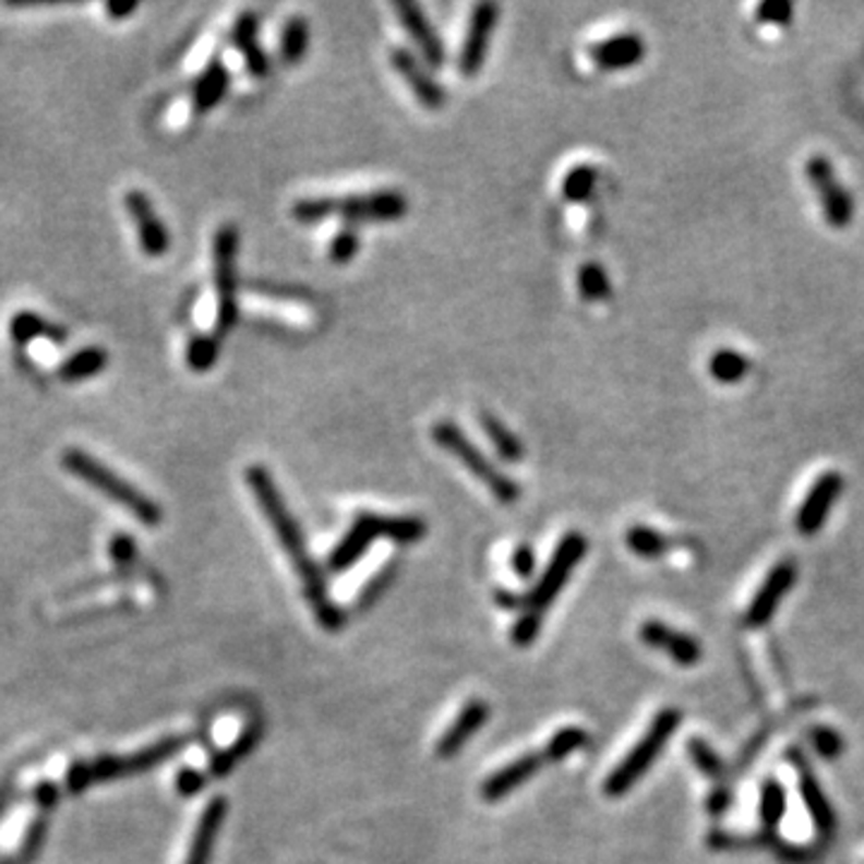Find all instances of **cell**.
Returning <instances> with one entry per match:
<instances>
[{
  "label": "cell",
  "mask_w": 864,
  "mask_h": 864,
  "mask_svg": "<svg viewBox=\"0 0 864 864\" xmlns=\"http://www.w3.org/2000/svg\"><path fill=\"white\" fill-rule=\"evenodd\" d=\"M792 3H785V0H768V3H761L756 8V22L759 24H773V27H788L792 22Z\"/></svg>",
  "instance_id": "40"
},
{
  "label": "cell",
  "mask_w": 864,
  "mask_h": 864,
  "mask_svg": "<svg viewBox=\"0 0 864 864\" xmlns=\"http://www.w3.org/2000/svg\"><path fill=\"white\" fill-rule=\"evenodd\" d=\"M586 550H588V540L579 531H569L560 540V545L555 548V552H552L543 576H540V581L536 584L533 591L524 598L521 617H516L512 627L514 646H531L538 639L548 608L555 603V598L560 596L562 588L567 586L569 574L579 567Z\"/></svg>",
  "instance_id": "2"
},
{
  "label": "cell",
  "mask_w": 864,
  "mask_h": 864,
  "mask_svg": "<svg viewBox=\"0 0 864 864\" xmlns=\"http://www.w3.org/2000/svg\"><path fill=\"white\" fill-rule=\"evenodd\" d=\"M644 56H646V44L641 39V34L636 32H622L615 36H608V39L588 48L591 63L605 72L629 70L634 65H639Z\"/></svg>",
  "instance_id": "18"
},
{
  "label": "cell",
  "mask_w": 864,
  "mask_h": 864,
  "mask_svg": "<svg viewBox=\"0 0 864 864\" xmlns=\"http://www.w3.org/2000/svg\"><path fill=\"white\" fill-rule=\"evenodd\" d=\"M360 250V236L353 231L351 226L341 228L339 233L332 238L329 243V262L334 264H348Z\"/></svg>",
  "instance_id": "39"
},
{
  "label": "cell",
  "mask_w": 864,
  "mask_h": 864,
  "mask_svg": "<svg viewBox=\"0 0 864 864\" xmlns=\"http://www.w3.org/2000/svg\"><path fill=\"white\" fill-rule=\"evenodd\" d=\"M425 533L428 524L418 519V516H382L360 512L353 519V526L348 528L344 538L329 552L327 569L334 574L351 569L377 538H387L396 545H413L420 543Z\"/></svg>",
  "instance_id": "4"
},
{
  "label": "cell",
  "mask_w": 864,
  "mask_h": 864,
  "mask_svg": "<svg viewBox=\"0 0 864 864\" xmlns=\"http://www.w3.org/2000/svg\"><path fill=\"white\" fill-rule=\"evenodd\" d=\"M682 723L680 708H663L653 723L648 725L644 732V737L634 744V749L612 768V773L605 778L603 792L608 797H622L639 783V780L648 773V768L656 764L660 752L665 749V744L675 735L677 728Z\"/></svg>",
  "instance_id": "6"
},
{
  "label": "cell",
  "mask_w": 864,
  "mask_h": 864,
  "mask_svg": "<svg viewBox=\"0 0 864 864\" xmlns=\"http://www.w3.org/2000/svg\"><path fill=\"white\" fill-rule=\"evenodd\" d=\"M596 183H598V171H596V168L588 166V164H579V166H574L567 176H564L562 195L567 202L581 204V202H586L588 197L593 195Z\"/></svg>",
  "instance_id": "36"
},
{
  "label": "cell",
  "mask_w": 864,
  "mask_h": 864,
  "mask_svg": "<svg viewBox=\"0 0 864 864\" xmlns=\"http://www.w3.org/2000/svg\"><path fill=\"white\" fill-rule=\"evenodd\" d=\"M788 759L792 761V766L797 768L800 795H802L804 807H807V812L812 816L816 836H819V840H826L828 843V840L836 836V828H838V819H836V812L831 807V800H828L821 783L816 780L807 756H804L800 749H790Z\"/></svg>",
  "instance_id": "11"
},
{
  "label": "cell",
  "mask_w": 864,
  "mask_h": 864,
  "mask_svg": "<svg viewBox=\"0 0 864 864\" xmlns=\"http://www.w3.org/2000/svg\"><path fill=\"white\" fill-rule=\"evenodd\" d=\"M185 747V737H166L159 744H154V747H147L144 752L135 754V756H118V759H111V756H106V759H99L92 766H77L75 771L70 773V788L72 790H82L92 780H108V778H123L130 773H142V771H149V768L159 766L161 761H166L168 756L178 754L180 749Z\"/></svg>",
  "instance_id": "9"
},
{
  "label": "cell",
  "mask_w": 864,
  "mask_h": 864,
  "mask_svg": "<svg viewBox=\"0 0 864 864\" xmlns=\"http://www.w3.org/2000/svg\"><path fill=\"white\" fill-rule=\"evenodd\" d=\"M488 718H490V706L483 699L468 701L459 711V716L454 718V723L444 730V735L437 740L435 747L437 759H454V756L464 749V744L488 723Z\"/></svg>",
  "instance_id": "20"
},
{
  "label": "cell",
  "mask_w": 864,
  "mask_h": 864,
  "mask_svg": "<svg viewBox=\"0 0 864 864\" xmlns=\"http://www.w3.org/2000/svg\"><path fill=\"white\" fill-rule=\"evenodd\" d=\"M60 464L68 473L84 480L89 488L99 490L101 495H106L111 502L120 504V507L128 509L130 514H135L144 526H159L161 524V507L152 497L144 495L142 490L135 485H130L123 476H118L111 471L106 464L99 459H94L92 454L82 449H65L60 456Z\"/></svg>",
  "instance_id": "5"
},
{
  "label": "cell",
  "mask_w": 864,
  "mask_h": 864,
  "mask_svg": "<svg viewBox=\"0 0 864 864\" xmlns=\"http://www.w3.org/2000/svg\"><path fill=\"white\" fill-rule=\"evenodd\" d=\"M809 737H812V747H814V752L819 754L821 759L833 761V759H838V756L843 754V749H845V740L840 737V732L833 730V728H828V725L814 728Z\"/></svg>",
  "instance_id": "38"
},
{
  "label": "cell",
  "mask_w": 864,
  "mask_h": 864,
  "mask_svg": "<svg viewBox=\"0 0 864 864\" xmlns=\"http://www.w3.org/2000/svg\"><path fill=\"white\" fill-rule=\"evenodd\" d=\"M500 8L495 3H480L473 8L471 22H468L466 41L459 53V70L466 77H476L485 65V56L490 48V36L497 27Z\"/></svg>",
  "instance_id": "15"
},
{
  "label": "cell",
  "mask_w": 864,
  "mask_h": 864,
  "mask_svg": "<svg viewBox=\"0 0 864 864\" xmlns=\"http://www.w3.org/2000/svg\"><path fill=\"white\" fill-rule=\"evenodd\" d=\"M392 574H394V567H387V569H382L380 574H375V579H372L363 591H360V598H358V608H370L372 603H375V600L384 593V588H387L389 584H392Z\"/></svg>",
  "instance_id": "41"
},
{
  "label": "cell",
  "mask_w": 864,
  "mask_h": 864,
  "mask_svg": "<svg viewBox=\"0 0 864 864\" xmlns=\"http://www.w3.org/2000/svg\"><path fill=\"white\" fill-rule=\"evenodd\" d=\"M586 742H588V732L584 728H579V725L562 728L545 744V749H543L545 761H555V764L564 761L569 754L586 747Z\"/></svg>",
  "instance_id": "35"
},
{
  "label": "cell",
  "mask_w": 864,
  "mask_h": 864,
  "mask_svg": "<svg viewBox=\"0 0 864 864\" xmlns=\"http://www.w3.org/2000/svg\"><path fill=\"white\" fill-rule=\"evenodd\" d=\"M310 48V24L305 17H291L281 29V39H279V53L281 60L288 65H298L300 60L305 58Z\"/></svg>",
  "instance_id": "30"
},
{
  "label": "cell",
  "mask_w": 864,
  "mask_h": 864,
  "mask_svg": "<svg viewBox=\"0 0 864 864\" xmlns=\"http://www.w3.org/2000/svg\"><path fill=\"white\" fill-rule=\"evenodd\" d=\"M137 3H106V12L108 15H111L113 20H125L128 15H132V12H137Z\"/></svg>",
  "instance_id": "46"
},
{
  "label": "cell",
  "mask_w": 864,
  "mask_h": 864,
  "mask_svg": "<svg viewBox=\"0 0 864 864\" xmlns=\"http://www.w3.org/2000/svg\"><path fill=\"white\" fill-rule=\"evenodd\" d=\"M497 605H502V608H509V610H516V608H521L524 605V600L519 598V596H514V593H509V591H497Z\"/></svg>",
  "instance_id": "47"
},
{
  "label": "cell",
  "mask_w": 864,
  "mask_h": 864,
  "mask_svg": "<svg viewBox=\"0 0 864 864\" xmlns=\"http://www.w3.org/2000/svg\"><path fill=\"white\" fill-rule=\"evenodd\" d=\"M730 790L728 788H716L711 795H708V800H706V809H708V814L711 816H720V814H725V809L730 807Z\"/></svg>",
  "instance_id": "45"
},
{
  "label": "cell",
  "mask_w": 864,
  "mask_h": 864,
  "mask_svg": "<svg viewBox=\"0 0 864 864\" xmlns=\"http://www.w3.org/2000/svg\"><path fill=\"white\" fill-rule=\"evenodd\" d=\"M545 764V756L543 752H528L519 759H514L512 764L502 766L500 771H495L492 776H488L483 780V785H480V797L485 802H500L507 795H512L514 790H519L524 783H528L538 771L540 766Z\"/></svg>",
  "instance_id": "19"
},
{
  "label": "cell",
  "mask_w": 864,
  "mask_h": 864,
  "mask_svg": "<svg viewBox=\"0 0 864 864\" xmlns=\"http://www.w3.org/2000/svg\"><path fill=\"white\" fill-rule=\"evenodd\" d=\"M624 543H627V548L634 552V555H639L644 560L663 557L665 552L672 548L670 538L656 531V528H651V526L627 528V533H624Z\"/></svg>",
  "instance_id": "31"
},
{
  "label": "cell",
  "mask_w": 864,
  "mask_h": 864,
  "mask_svg": "<svg viewBox=\"0 0 864 864\" xmlns=\"http://www.w3.org/2000/svg\"><path fill=\"white\" fill-rule=\"evenodd\" d=\"M204 780H207V776L195 771V768H183V771H180L176 778V785H178L180 795L192 797L204 788Z\"/></svg>",
  "instance_id": "43"
},
{
  "label": "cell",
  "mask_w": 864,
  "mask_h": 864,
  "mask_svg": "<svg viewBox=\"0 0 864 864\" xmlns=\"http://www.w3.org/2000/svg\"><path fill=\"white\" fill-rule=\"evenodd\" d=\"M512 569L519 579H528L536 569V552L531 545H519L512 552Z\"/></svg>",
  "instance_id": "42"
},
{
  "label": "cell",
  "mask_w": 864,
  "mask_h": 864,
  "mask_svg": "<svg viewBox=\"0 0 864 864\" xmlns=\"http://www.w3.org/2000/svg\"><path fill=\"white\" fill-rule=\"evenodd\" d=\"M478 420H480V428L485 430L488 440L492 442V447H495V452L500 454L502 461L519 464L524 459L526 452H524L521 440L516 437L514 432L507 425H504L497 416L483 411V413L478 416Z\"/></svg>",
  "instance_id": "28"
},
{
  "label": "cell",
  "mask_w": 864,
  "mask_h": 864,
  "mask_svg": "<svg viewBox=\"0 0 864 864\" xmlns=\"http://www.w3.org/2000/svg\"><path fill=\"white\" fill-rule=\"evenodd\" d=\"M111 555L116 562H130L137 555V545L128 536H118L111 540Z\"/></svg>",
  "instance_id": "44"
},
{
  "label": "cell",
  "mask_w": 864,
  "mask_h": 864,
  "mask_svg": "<svg viewBox=\"0 0 864 864\" xmlns=\"http://www.w3.org/2000/svg\"><path fill=\"white\" fill-rule=\"evenodd\" d=\"M788 809L785 788L778 783L776 778H766L761 783V800H759V819H761V843L764 848H771L778 840V826L783 821Z\"/></svg>",
  "instance_id": "25"
},
{
  "label": "cell",
  "mask_w": 864,
  "mask_h": 864,
  "mask_svg": "<svg viewBox=\"0 0 864 864\" xmlns=\"http://www.w3.org/2000/svg\"><path fill=\"white\" fill-rule=\"evenodd\" d=\"M576 281H579L581 298L588 300V303H603V300L612 296L610 276L600 262H584Z\"/></svg>",
  "instance_id": "34"
},
{
  "label": "cell",
  "mask_w": 864,
  "mask_h": 864,
  "mask_svg": "<svg viewBox=\"0 0 864 864\" xmlns=\"http://www.w3.org/2000/svg\"><path fill=\"white\" fill-rule=\"evenodd\" d=\"M221 353L219 334H195L185 346V365L192 372H209Z\"/></svg>",
  "instance_id": "32"
},
{
  "label": "cell",
  "mask_w": 864,
  "mask_h": 864,
  "mask_svg": "<svg viewBox=\"0 0 864 864\" xmlns=\"http://www.w3.org/2000/svg\"><path fill=\"white\" fill-rule=\"evenodd\" d=\"M108 365V351L101 346H87V348H80L72 356H68L63 363L58 365L56 375L60 382H82V380H89L101 375Z\"/></svg>",
  "instance_id": "27"
},
{
  "label": "cell",
  "mask_w": 864,
  "mask_h": 864,
  "mask_svg": "<svg viewBox=\"0 0 864 864\" xmlns=\"http://www.w3.org/2000/svg\"><path fill=\"white\" fill-rule=\"evenodd\" d=\"M228 87H231V72H228L221 60H212L200 72L197 80L192 82V106H195V111L207 113L219 106L228 94Z\"/></svg>",
  "instance_id": "24"
},
{
  "label": "cell",
  "mask_w": 864,
  "mask_h": 864,
  "mask_svg": "<svg viewBox=\"0 0 864 864\" xmlns=\"http://www.w3.org/2000/svg\"><path fill=\"white\" fill-rule=\"evenodd\" d=\"M396 15H399L404 29L411 34V39L416 41L420 56H423L425 63L430 68H442L444 65V44L437 36V32L432 29L430 20L425 17V12L420 10L416 3H408V0H401V3L394 5Z\"/></svg>",
  "instance_id": "21"
},
{
  "label": "cell",
  "mask_w": 864,
  "mask_h": 864,
  "mask_svg": "<svg viewBox=\"0 0 864 864\" xmlns=\"http://www.w3.org/2000/svg\"><path fill=\"white\" fill-rule=\"evenodd\" d=\"M687 752H689V756H692L694 766L699 768V771H701L706 778L720 780V778L725 776V764H723V759H720V756L716 754V749L711 747V744L704 742L701 737H692V740L687 742Z\"/></svg>",
  "instance_id": "37"
},
{
  "label": "cell",
  "mask_w": 864,
  "mask_h": 864,
  "mask_svg": "<svg viewBox=\"0 0 864 864\" xmlns=\"http://www.w3.org/2000/svg\"><path fill=\"white\" fill-rule=\"evenodd\" d=\"M125 209L137 226V240L144 255L154 260L164 257L168 248H171V236H168V228L161 221V216L156 214L152 200L142 190H128Z\"/></svg>",
  "instance_id": "14"
},
{
  "label": "cell",
  "mask_w": 864,
  "mask_h": 864,
  "mask_svg": "<svg viewBox=\"0 0 864 864\" xmlns=\"http://www.w3.org/2000/svg\"><path fill=\"white\" fill-rule=\"evenodd\" d=\"M408 200L399 190H375L368 195L348 197H305L291 207L298 224H320L341 219L346 224H389L404 219Z\"/></svg>",
  "instance_id": "3"
},
{
  "label": "cell",
  "mask_w": 864,
  "mask_h": 864,
  "mask_svg": "<svg viewBox=\"0 0 864 864\" xmlns=\"http://www.w3.org/2000/svg\"><path fill=\"white\" fill-rule=\"evenodd\" d=\"M245 483L252 490V495H255L264 519L269 521L276 538H279V543L288 560H291L296 574L300 576L305 600L312 608V615L317 617L320 627L327 632L341 629L346 624V615L329 598V586L324 581V574L317 567V562L312 560L310 550L305 548L303 531H300L293 512L288 509L284 495L279 492V488H276L274 476L264 466L255 464L245 471Z\"/></svg>",
  "instance_id": "1"
},
{
  "label": "cell",
  "mask_w": 864,
  "mask_h": 864,
  "mask_svg": "<svg viewBox=\"0 0 864 864\" xmlns=\"http://www.w3.org/2000/svg\"><path fill=\"white\" fill-rule=\"evenodd\" d=\"M430 435L440 449L449 452L454 459H459V464L466 466L468 471H471L480 483L492 492V497H495L500 504H514L521 497V485L514 483L507 473H502L500 468L476 447V442H471V437L454 423V420H437V423L432 425Z\"/></svg>",
  "instance_id": "7"
},
{
  "label": "cell",
  "mask_w": 864,
  "mask_h": 864,
  "mask_svg": "<svg viewBox=\"0 0 864 864\" xmlns=\"http://www.w3.org/2000/svg\"><path fill=\"white\" fill-rule=\"evenodd\" d=\"M804 173H807V180L821 202L826 221L833 228L850 226L852 216H855V202H852L848 188L838 180L831 159L824 154L809 156L807 164H804Z\"/></svg>",
  "instance_id": "10"
},
{
  "label": "cell",
  "mask_w": 864,
  "mask_h": 864,
  "mask_svg": "<svg viewBox=\"0 0 864 864\" xmlns=\"http://www.w3.org/2000/svg\"><path fill=\"white\" fill-rule=\"evenodd\" d=\"M257 32H260L257 12H243V15H240L233 24L231 39H233V46L238 48V53L243 56L250 75L255 80H264L269 75L272 63H269L267 53H264V48L257 41Z\"/></svg>",
  "instance_id": "22"
},
{
  "label": "cell",
  "mask_w": 864,
  "mask_h": 864,
  "mask_svg": "<svg viewBox=\"0 0 864 864\" xmlns=\"http://www.w3.org/2000/svg\"><path fill=\"white\" fill-rule=\"evenodd\" d=\"M639 636H641V641L648 648H658V651H665V656H670L682 668L696 665L701 660V653H704L701 644L696 641L694 636L684 634L680 629H672V627H668L665 622H658V620L644 622Z\"/></svg>",
  "instance_id": "17"
},
{
  "label": "cell",
  "mask_w": 864,
  "mask_h": 864,
  "mask_svg": "<svg viewBox=\"0 0 864 864\" xmlns=\"http://www.w3.org/2000/svg\"><path fill=\"white\" fill-rule=\"evenodd\" d=\"M260 737H262L260 725H250V728H245L243 735H240V737L231 744V747H226L224 752H219V754L214 756L212 764H209V776L221 778V776H226V773H231V771H233V766L243 761L245 756H248L252 749H255V744H257Z\"/></svg>",
  "instance_id": "29"
},
{
  "label": "cell",
  "mask_w": 864,
  "mask_h": 864,
  "mask_svg": "<svg viewBox=\"0 0 864 864\" xmlns=\"http://www.w3.org/2000/svg\"><path fill=\"white\" fill-rule=\"evenodd\" d=\"M752 363L747 356H742L740 351H732V348H720L711 358H708V372L711 377L723 382V384H737L747 377Z\"/></svg>",
  "instance_id": "33"
},
{
  "label": "cell",
  "mask_w": 864,
  "mask_h": 864,
  "mask_svg": "<svg viewBox=\"0 0 864 864\" xmlns=\"http://www.w3.org/2000/svg\"><path fill=\"white\" fill-rule=\"evenodd\" d=\"M238 248L240 233L224 224L214 236V286H216V334L224 336L238 322Z\"/></svg>",
  "instance_id": "8"
},
{
  "label": "cell",
  "mask_w": 864,
  "mask_h": 864,
  "mask_svg": "<svg viewBox=\"0 0 864 864\" xmlns=\"http://www.w3.org/2000/svg\"><path fill=\"white\" fill-rule=\"evenodd\" d=\"M10 339L15 346L24 348L36 339H51V341H65V329H60L58 324L44 320L32 310H20L10 320Z\"/></svg>",
  "instance_id": "26"
},
{
  "label": "cell",
  "mask_w": 864,
  "mask_h": 864,
  "mask_svg": "<svg viewBox=\"0 0 864 864\" xmlns=\"http://www.w3.org/2000/svg\"><path fill=\"white\" fill-rule=\"evenodd\" d=\"M389 63L396 72H399V77L408 84V87H411L420 106L435 111V108H442L444 101H447V92H444L442 84L432 80V75L423 68V63H420V60L411 51H408V48H404V46L392 48Z\"/></svg>",
  "instance_id": "16"
},
{
  "label": "cell",
  "mask_w": 864,
  "mask_h": 864,
  "mask_svg": "<svg viewBox=\"0 0 864 864\" xmlns=\"http://www.w3.org/2000/svg\"><path fill=\"white\" fill-rule=\"evenodd\" d=\"M224 816H226V800L214 797L207 804V809H204L200 816L197 831H195V836H192V845H190L185 864H209V860L214 855V843L221 831Z\"/></svg>",
  "instance_id": "23"
},
{
  "label": "cell",
  "mask_w": 864,
  "mask_h": 864,
  "mask_svg": "<svg viewBox=\"0 0 864 864\" xmlns=\"http://www.w3.org/2000/svg\"><path fill=\"white\" fill-rule=\"evenodd\" d=\"M795 579H797L795 562L790 560L778 562L776 567L768 572L764 584L759 586V591H756L747 612H744V624L752 629H759L764 624L771 622L780 600H783V596L790 591Z\"/></svg>",
  "instance_id": "12"
},
{
  "label": "cell",
  "mask_w": 864,
  "mask_h": 864,
  "mask_svg": "<svg viewBox=\"0 0 864 864\" xmlns=\"http://www.w3.org/2000/svg\"><path fill=\"white\" fill-rule=\"evenodd\" d=\"M843 476L838 471H826L814 480V485L809 488L807 497L802 500L797 509V531L802 536H814L821 531V526L826 524L828 514H831L836 500L843 492Z\"/></svg>",
  "instance_id": "13"
}]
</instances>
